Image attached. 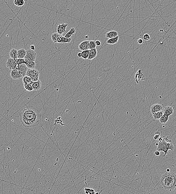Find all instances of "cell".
Listing matches in <instances>:
<instances>
[{"label":"cell","instance_id":"obj_1","mask_svg":"<svg viewBox=\"0 0 176 194\" xmlns=\"http://www.w3.org/2000/svg\"><path fill=\"white\" fill-rule=\"evenodd\" d=\"M20 120L25 128H29L39 125L41 120L40 112L32 106H27L20 113Z\"/></svg>","mask_w":176,"mask_h":194},{"label":"cell","instance_id":"obj_2","mask_svg":"<svg viewBox=\"0 0 176 194\" xmlns=\"http://www.w3.org/2000/svg\"><path fill=\"white\" fill-rule=\"evenodd\" d=\"M160 184L166 190H172L176 187V174L173 172H167L162 175Z\"/></svg>","mask_w":176,"mask_h":194},{"label":"cell","instance_id":"obj_3","mask_svg":"<svg viewBox=\"0 0 176 194\" xmlns=\"http://www.w3.org/2000/svg\"><path fill=\"white\" fill-rule=\"evenodd\" d=\"M157 143L158 145L157 146V150L160 152L162 151L164 152V154L163 157L168 154V151L169 150L172 151L174 150V146L173 143L168 142L166 139H163L162 137L159 138Z\"/></svg>","mask_w":176,"mask_h":194},{"label":"cell","instance_id":"obj_4","mask_svg":"<svg viewBox=\"0 0 176 194\" xmlns=\"http://www.w3.org/2000/svg\"><path fill=\"white\" fill-rule=\"evenodd\" d=\"M26 75L30 77L33 82H37L39 80L40 72L34 68L29 69L26 73Z\"/></svg>","mask_w":176,"mask_h":194},{"label":"cell","instance_id":"obj_5","mask_svg":"<svg viewBox=\"0 0 176 194\" xmlns=\"http://www.w3.org/2000/svg\"><path fill=\"white\" fill-rule=\"evenodd\" d=\"M37 54L34 50L28 49L26 50V55L24 58V60H30L35 61Z\"/></svg>","mask_w":176,"mask_h":194},{"label":"cell","instance_id":"obj_6","mask_svg":"<svg viewBox=\"0 0 176 194\" xmlns=\"http://www.w3.org/2000/svg\"><path fill=\"white\" fill-rule=\"evenodd\" d=\"M6 65L7 67L11 70H15L18 66L17 63L15 60L11 58H8V59L6 63Z\"/></svg>","mask_w":176,"mask_h":194},{"label":"cell","instance_id":"obj_7","mask_svg":"<svg viewBox=\"0 0 176 194\" xmlns=\"http://www.w3.org/2000/svg\"><path fill=\"white\" fill-rule=\"evenodd\" d=\"M28 69V68L25 64L18 65L16 68V70L19 71L22 75L23 77L26 75V73Z\"/></svg>","mask_w":176,"mask_h":194},{"label":"cell","instance_id":"obj_8","mask_svg":"<svg viewBox=\"0 0 176 194\" xmlns=\"http://www.w3.org/2000/svg\"><path fill=\"white\" fill-rule=\"evenodd\" d=\"M63 36L57 33H55L51 35V39L54 43H61Z\"/></svg>","mask_w":176,"mask_h":194},{"label":"cell","instance_id":"obj_9","mask_svg":"<svg viewBox=\"0 0 176 194\" xmlns=\"http://www.w3.org/2000/svg\"><path fill=\"white\" fill-rule=\"evenodd\" d=\"M163 109V105L160 104H155L152 105L151 107V112L152 114L160 112Z\"/></svg>","mask_w":176,"mask_h":194},{"label":"cell","instance_id":"obj_10","mask_svg":"<svg viewBox=\"0 0 176 194\" xmlns=\"http://www.w3.org/2000/svg\"><path fill=\"white\" fill-rule=\"evenodd\" d=\"M10 76L13 79L15 80L20 79L23 77L22 75L16 69L11 70Z\"/></svg>","mask_w":176,"mask_h":194},{"label":"cell","instance_id":"obj_11","mask_svg":"<svg viewBox=\"0 0 176 194\" xmlns=\"http://www.w3.org/2000/svg\"><path fill=\"white\" fill-rule=\"evenodd\" d=\"M68 25L66 24L63 23L59 24L57 27V33L62 35L63 33H65L66 31V29Z\"/></svg>","mask_w":176,"mask_h":194},{"label":"cell","instance_id":"obj_12","mask_svg":"<svg viewBox=\"0 0 176 194\" xmlns=\"http://www.w3.org/2000/svg\"><path fill=\"white\" fill-rule=\"evenodd\" d=\"M90 40H85L81 42L78 46V48L81 51L89 50L88 48V45Z\"/></svg>","mask_w":176,"mask_h":194},{"label":"cell","instance_id":"obj_13","mask_svg":"<svg viewBox=\"0 0 176 194\" xmlns=\"http://www.w3.org/2000/svg\"><path fill=\"white\" fill-rule=\"evenodd\" d=\"M173 111L174 109L172 107L167 106L164 109V114L168 116H169L173 114Z\"/></svg>","mask_w":176,"mask_h":194},{"label":"cell","instance_id":"obj_14","mask_svg":"<svg viewBox=\"0 0 176 194\" xmlns=\"http://www.w3.org/2000/svg\"><path fill=\"white\" fill-rule=\"evenodd\" d=\"M118 36V33L115 31H111L106 33V38L109 39H112Z\"/></svg>","mask_w":176,"mask_h":194},{"label":"cell","instance_id":"obj_15","mask_svg":"<svg viewBox=\"0 0 176 194\" xmlns=\"http://www.w3.org/2000/svg\"><path fill=\"white\" fill-rule=\"evenodd\" d=\"M42 83L40 80L36 82H33L31 84L33 91H38L40 89L41 87Z\"/></svg>","mask_w":176,"mask_h":194},{"label":"cell","instance_id":"obj_16","mask_svg":"<svg viewBox=\"0 0 176 194\" xmlns=\"http://www.w3.org/2000/svg\"><path fill=\"white\" fill-rule=\"evenodd\" d=\"M97 51L96 48L90 50L88 59L90 60H92L94 58H95L97 56Z\"/></svg>","mask_w":176,"mask_h":194},{"label":"cell","instance_id":"obj_17","mask_svg":"<svg viewBox=\"0 0 176 194\" xmlns=\"http://www.w3.org/2000/svg\"><path fill=\"white\" fill-rule=\"evenodd\" d=\"M17 54H18V50L15 49L13 48L11 50L9 54V55L10 56V58L15 60L18 59Z\"/></svg>","mask_w":176,"mask_h":194},{"label":"cell","instance_id":"obj_18","mask_svg":"<svg viewBox=\"0 0 176 194\" xmlns=\"http://www.w3.org/2000/svg\"><path fill=\"white\" fill-rule=\"evenodd\" d=\"M26 55V50L24 49H22L18 50V58L24 59Z\"/></svg>","mask_w":176,"mask_h":194},{"label":"cell","instance_id":"obj_19","mask_svg":"<svg viewBox=\"0 0 176 194\" xmlns=\"http://www.w3.org/2000/svg\"><path fill=\"white\" fill-rule=\"evenodd\" d=\"M25 64L28 69H33L35 68L36 66V63L35 61L30 60H25Z\"/></svg>","mask_w":176,"mask_h":194},{"label":"cell","instance_id":"obj_20","mask_svg":"<svg viewBox=\"0 0 176 194\" xmlns=\"http://www.w3.org/2000/svg\"><path fill=\"white\" fill-rule=\"evenodd\" d=\"M76 32V30L75 28L72 27L70 28V30L67 33L66 35H65V37L67 39L70 38L71 36L72 35H74L75 33Z\"/></svg>","mask_w":176,"mask_h":194},{"label":"cell","instance_id":"obj_21","mask_svg":"<svg viewBox=\"0 0 176 194\" xmlns=\"http://www.w3.org/2000/svg\"><path fill=\"white\" fill-rule=\"evenodd\" d=\"M119 39V36L111 39H109L107 40L106 43L109 45H113L117 43Z\"/></svg>","mask_w":176,"mask_h":194},{"label":"cell","instance_id":"obj_22","mask_svg":"<svg viewBox=\"0 0 176 194\" xmlns=\"http://www.w3.org/2000/svg\"><path fill=\"white\" fill-rule=\"evenodd\" d=\"M22 82L24 84H30L31 85L32 83L33 82L31 79L30 77L26 75L23 77Z\"/></svg>","mask_w":176,"mask_h":194},{"label":"cell","instance_id":"obj_23","mask_svg":"<svg viewBox=\"0 0 176 194\" xmlns=\"http://www.w3.org/2000/svg\"><path fill=\"white\" fill-rule=\"evenodd\" d=\"M164 115V111H161L153 114V117L154 120H159Z\"/></svg>","mask_w":176,"mask_h":194},{"label":"cell","instance_id":"obj_24","mask_svg":"<svg viewBox=\"0 0 176 194\" xmlns=\"http://www.w3.org/2000/svg\"><path fill=\"white\" fill-rule=\"evenodd\" d=\"M89 52L90 50H86L84 51H82L81 52V57L85 60L88 59L89 56Z\"/></svg>","mask_w":176,"mask_h":194},{"label":"cell","instance_id":"obj_25","mask_svg":"<svg viewBox=\"0 0 176 194\" xmlns=\"http://www.w3.org/2000/svg\"><path fill=\"white\" fill-rule=\"evenodd\" d=\"M169 116L164 114L161 118L159 119V121L162 124H165L169 120Z\"/></svg>","mask_w":176,"mask_h":194},{"label":"cell","instance_id":"obj_26","mask_svg":"<svg viewBox=\"0 0 176 194\" xmlns=\"http://www.w3.org/2000/svg\"><path fill=\"white\" fill-rule=\"evenodd\" d=\"M96 44L95 41L94 40H90L89 43L88 45V50H90L91 49H93L96 48Z\"/></svg>","mask_w":176,"mask_h":194},{"label":"cell","instance_id":"obj_27","mask_svg":"<svg viewBox=\"0 0 176 194\" xmlns=\"http://www.w3.org/2000/svg\"><path fill=\"white\" fill-rule=\"evenodd\" d=\"M25 4V1L24 0H15L14 4L15 5L17 6H23Z\"/></svg>","mask_w":176,"mask_h":194},{"label":"cell","instance_id":"obj_28","mask_svg":"<svg viewBox=\"0 0 176 194\" xmlns=\"http://www.w3.org/2000/svg\"><path fill=\"white\" fill-rule=\"evenodd\" d=\"M24 87L26 90L28 91H33L31 85L30 84H24Z\"/></svg>","mask_w":176,"mask_h":194},{"label":"cell","instance_id":"obj_29","mask_svg":"<svg viewBox=\"0 0 176 194\" xmlns=\"http://www.w3.org/2000/svg\"><path fill=\"white\" fill-rule=\"evenodd\" d=\"M16 62L17 63L18 65H20L22 64H25V61L24 59H19L18 58L17 59L15 60Z\"/></svg>","mask_w":176,"mask_h":194},{"label":"cell","instance_id":"obj_30","mask_svg":"<svg viewBox=\"0 0 176 194\" xmlns=\"http://www.w3.org/2000/svg\"><path fill=\"white\" fill-rule=\"evenodd\" d=\"M71 38H69V39H67L65 37H63L62 38V43H69L71 42Z\"/></svg>","mask_w":176,"mask_h":194},{"label":"cell","instance_id":"obj_31","mask_svg":"<svg viewBox=\"0 0 176 194\" xmlns=\"http://www.w3.org/2000/svg\"><path fill=\"white\" fill-rule=\"evenodd\" d=\"M143 39L145 41H148L150 39V36L148 34H145L143 36Z\"/></svg>","mask_w":176,"mask_h":194},{"label":"cell","instance_id":"obj_32","mask_svg":"<svg viewBox=\"0 0 176 194\" xmlns=\"http://www.w3.org/2000/svg\"><path fill=\"white\" fill-rule=\"evenodd\" d=\"M95 43L96 46H100L101 44V41H99V40H97V41H95Z\"/></svg>","mask_w":176,"mask_h":194},{"label":"cell","instance_id":"obj_33","mask_svg":"<svg viewBox=\"0 0 176 194\" xmlns=\"http://www.w3.org/2000/svg\"><path fill=\"white\" fill-rule=\"evenodd\" d=\"M160 152H159V151H155L154 152V155H155L156 156H159L160 155Z\"/></svg>","mask_w":176,"mask_h":194},{"label":"cell","instance_id":"obj_34","mask_svg":"<svg viewBox=\"0 0 176 194\" xmlns=\"http://www.w3.org/2000/svg\"><path fill=\"white\" fill-rule=\"evenodd\" d=\"M138 43L139 44H142L143 43V40L142 39H139L138 40Z\"/></svg>","mask_w":176,"mask_h":194},{"label":"cell","instance_id":"obj_35","mask_svg":"<svg viewBox=\"0 0 176 194\" xmlns=\"http://www.w3.org/2000/svg\"><path fill=\"white\" fill-rule=\"evenodd\" d=\"M30 48H31V49L32 50H34V51L35 50V47L34 45H31L30 46Z\"/></svg>","mask_w":176,"mask_h":194},{"label":"cell","instance_id":"obj_36","mask_svg":"<svg viewBox=\"0 0 176 194\" xmlns=\"http://www.w3.org/2000/svg\"><path fill=\"white\" fill-rule=\"evenodd\" d=\"M159 135H155L154 137V139L155 140H157V139H158V138H159Z\"/></svg>","mask_w":176,"mask_h":194},{"label":"cell","instance_id":"obj_37","mask_svg":"<svg viewBox=\"0 0 176 194\" xmlns=\"http://www.w3.org/2000/svg\"><path fill=\"white\" fill-rule=\"evenodd\" d=\"M78 56L79 58L81 57V52H79V53H78Z\"/></svg>","mask_w":176,"mask_h":194}]
</instances>
